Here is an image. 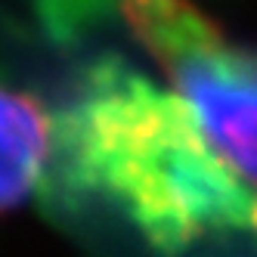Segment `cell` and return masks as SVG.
<instances>
[{
    "label": "cell",
    "mask_w": 257,
    "mask_h": 257,
    "mask_svg": "<svg viewBox=\"0 0 257 257\" xmlns=\"http://www.w3.org/2000/svg\"><path fill=\"white\" fill-rule=\"evenodd\" d=\"M254 229H257V201H254Z\"/></svg>",
    "instance_id": "4"
},
{
    "label": "cell",
    "mask_w": 257,
    "mask_h": 257,
    "mask_svg": "<svg viewBox=\"0 0 257 257\" xmlns=\"http://www.w3.org/2000/svg\"><path fill=\"white\" fill-rule=\"evenodd\" d=\"M53 177L105 198L161 251L254 226L257 195L220 158L186 99L121 62L93 65L56 115Z\"/></svg>",
    "instance_id": "1"
},
{
    "label": "cell",
    "mask_w": 257,
    "mask_h": 257,
    "mask_svg": "<svg viewBox=\"0 0 257 257\" xmlns=\"http://www.w3.org/2000/svg\"><path fill=\"white\" fill-rule=\"evenodd\" d=\"M211 146L257 186V53L229 44L189 0H115Z\"/></svg>",
    "instance_id": "2"
},
{
    "label": "cell",
    "mask_w": 257,
    "mask_h": 257,
    "mask_svg": "<svg viewBox=\"0 0 257 257\" xmlns=\"http://www.w3.org/2000/svg\"><path fill=\"white\" fill-rule=\"evenodd\" d=\"M56 115L25 90L0 81V211H10L53 174Z\"/></svg>",
    "instance_id": "3"
}]
</instances>
